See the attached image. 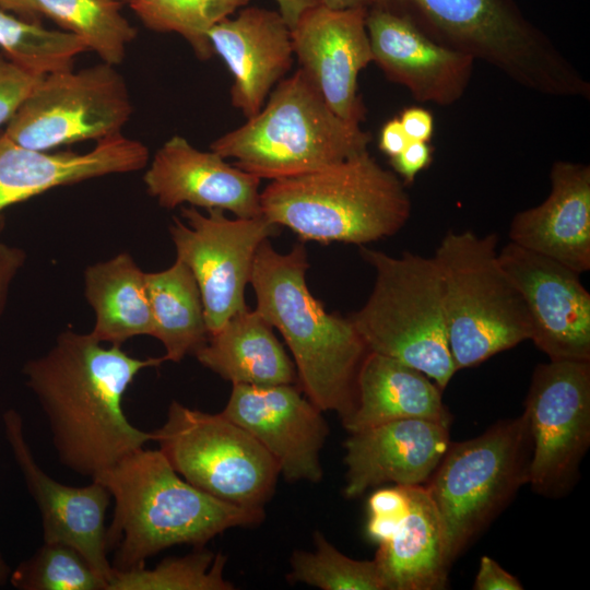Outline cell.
<instances>
[{"label":"cell","instance_id":"cell-1","mask_svg":"<svg viewBox=\"0 0 590 590\" xmlns=\"http://www.w3.org/2000/svg\"><path fill=\"white\" fill-rule=\"evenodd\" d=\"M163 362L133 357L120 345H102L91 333L66 330L45 354L24 365L26 385L64 467L94 479L154 441L153 433L129 422L122 396L140 371Z\"/></svg>","mask_w":590,"mask_h":590},{"label":"cell","instance_id":"cell-2","mask_svg":"<svg viewBox=\"0 0 590 590\" xmlns=\"http://www.w3.org/2000/svg\"><path fill=\"white\" fill-rule=\"evenodd\" d=\"M92 480L115 502L107 548L117 570L143 567L174 545L204 546L226 530L257 526L266 517L263 508L234 505L197 488L160 449L142 447Z\"/></svg>","mask_w":590,"mask_h":590},{"label":"cell","instance_id":"cell-3","mask_svg":"<svg viewBox=\"0 0 590 590\" xmlns=\"http://www.w3.org/2000/svg\"><path fill=\"white\" fill-rule=\"evenodd\" d=\"M307 260L303 243L280 253L268 238L256 252L249 283L256 310L278 329L293 356L302 391L322 412L341 418L353 406L356 376L368 350L350 317L328 312L310 293Z\"/></svg>","mask_w":590,"mask_h":590},{"label":"cell","instance_id":"cell-4","mask_svg":"<svg viewBox=\"0 0 590 590\" xmlns=\"http://www.w3.org/2000/svg\"><path fill=\"white\" fill-rule=\"evenodd\" d=\"M261 214L303 241L365 244L396 235L412 202L399 176L368 150L324 168L271 180L260 191Z\"/></svg>","mask_w":590,"mask_h":590},{"label":"cell","instance_id":"cell-5","mask_svg":"<svg viewBox=\"0 0 590 590\" xmlns=\"http://www.w3.org/2000/svg\"><path fill=\"white\" fill-rule=\"evenodd\" d=\"M435 42L493 66L548 96L589 98L583 74L514 0H374Z\"/></svg>","mask_w":590,"mask_h":590},{"label":"cell","instance_id":"cell-6","mask_svg":"<svg viewBox=\"0 0 590 590\" xmlns=\"http://www.w3.org/2000/svg\"><path fill=\"white\" fill-rule=\"evenodd\" d=\"M371 135L339 117L300 70L282 79L253 117L211 143L260 179L311 173L367 151Z\"/></svg>","mask_w":590,"mask_h":590},{"label":"cell","instance_id":"cell-7","mask_svg":"<svg viewBox=\"0 0 590 590\" xmlns=\"http://www.w3.org/2000/svg\"><path fill=\"white\" fill-rule=\"evenodd\" d=\"M497 243L496 233L449 231L433 256L457 371L530 340L526 304L499 261Z\"/></svg>","mask_w":590,"mask_h":590},{"label":"cell","instance_id":"cell-8","mask_svg":"<svg viewBox=\"0 0 590 590\" xmlns=\"http://www.w3.org/2000/svg\"><path fill=\"white\" fill-rule=\"evenodd\" d=\"M359 253L374 268L375 282L367 302L350 319L367 350L418 369L444 391L457 369L433 257L410 251L392 257L365 246Z\"/></svg>","mask_w":590,"mask_h":590},{"label":"cell","instance_id":"cell-9","mask_svg":"<svg viewBox=\"0 0 590 590\" xmlns=\"http://www.w3.org/2000/svg\"><path fill=\"white\" fill-rule=\"evenodd\" d=\"M530 459L523 414L450 442L425 484L439 515L449 566L529 482Z\"/></svg>","mask_w":590,"mask_h":590},{"label":"cell","instance_id":"cell-10","mask_svg":"<svg viewBox=\"0 0 590 590\" xmlns=\"http://www.w3.org/2000/svg\"><path fill=\"white\" fill-rule=\"evenodd\" d=\"M154 441L174 470L197 488L231 504L263 508L279 467L264 447L222 412L172 401Z\"/></svg>","mask_w":590,"mask_h":590},{"label":"cell","instance_id":"cell-11","mask_svg":"<svg viewBox=\"0 0 590 590\" xmlns=\"http://www.w3.org/2000/svg\"><path fill=\"white\" fill-rule=\"evenodd\" d=\"M132 110L123 76L102 62L43 75L3 132L22 146L50 151L121 134Z\"/></svg>","mask_w":590,"mask_h":590},{"label":"cell","instance_id":"cell-12","mask_svg":"<svg viewBox=\"0 0 590 590\" xmlns=\"http://www.w3.org/2000/svg\"><path fill=\"white\" fill-rule=\"evenodd\" d=\"M522 414L531 440L528 483L559 497L576 483L590 445V361L539 364Z\"/></svg>","mask_w":590,"mask_h":590},{"label":"cell","instance_id":"cell-13","mask_svg":"<svg viewBox=\"0 0 590 590\" xmlns=\"http://www.w3.org/2000/svg\"><path fill=\"white\" fill-rule=\"evenodd\" d=\"M185 223L175 217L169 225L177 258L193 273L199 285L209 334L233 315L247 308L245 288L250 281L260 244L280 233V226L262 214L229 219L220 209L206 214L182 206Z\"/></svg>","mask_w":590,"mask_h":590},{"label":"cell","instance_id":"cell-14","mask_svg":"<svg viewBox=\"0 0 590 590\" xmlns=\"http://www.w3.org/2000/svg\"><path fill=\"white\" fill-rule=\"evenodd\" d=\"M498 257L526 304L534 345L551 361H590V293L580 273L510 241Z\"/></svg>","mask_w":590,"mask_h":590},{"label":"cell","instance_id":"cell-15","mask_svg":"<svg viewBox=\"0 0 590 590\" xmlns=\"http://www.w3.org/2000/svg\"><path fill=\"white\" fill-rule=\"evenodd\" d=\"M222 413L264 447L286 481L322 480L320 452L329 426L298 384L233 385Z\"/></svg>","mask_w":590,"mask_h":590},{"label":"cell","instance_id":"cell-16","mask_svg":"<svg viewBox=\"0 0 590 590\" xmlns=\"http://www.w3.org/2000/svg\"><path fill=\"white\" fill-rule=\"evenodd\" d=\"M364 10H305L292 32L294 56L329 107L359 126L366 109L358 94V74L373 62Z\"/></svg>","mask_w":590,"mask_h":590},{"label":"cell","instance_id":"cell-17","mask_svg":"<svg viewBox=\"0 0 590 590\" xmlns=\"http://www.w3.org/2000/svg\"><path fill=\"white\" fill-rule=\"evenodd\" d=\"M4 432L26 487L42 517L44 542L62 543L80 552L107 581L113 571L108 558L106 510L111 498L101 482L69 486L49 476L36 462L25 439L23 420L15 410L3 414Z\"/></svg>","mask_w":590,"mask_h":590},{"label":"cell","instance_id":"cell-18","mask_svg":"<svg viewBox=\"0 0 590 590\" xmlns=\"http://www.w3.org/2000/svg\"><path fill=\"white\" fill-rule=\"evenodd\" d=\"M373 62L420 102L446 106L459 101L472 76L474 58L446 47L393 12L366 13Z\"/></svg>","mask_w":590,"mask_h":590},{"label":"cell","instance_id":"cell-19","mask_svg":"<svg viewBox=\"0 0 590 590\" xmlns=\"http://www.w3.org/2000/svg\"><path fill=\"white\" fill-rule=\"evenodd\" d=\"M225 160L174 135L156 151L143 181L148 193L164 209L187 203L228 211L240 219L261 215V179Z\"/></svg>","mask_w":590,"mask_h":590},{"label":"cell","instance_id":"cell-20","mask_svg":"<svg viewBox=\"0 0 590 590\" xmlns=\"http://www.w3.org/2000/svg\"><path fill=\"white\" fill-rule=\"evenodd\" d=\"M449 427L404 418L350 433L343 444L344 496L355 498L385 483L425 485L450 445Z\"/></svg>","mask_w":590,"mask_h":590},{"label":"cell","instance_id":"cell-21","mask_svg":"<svg viewBox=\"0 0 590 590\" xmlns=\"http://www.w3.org/2000/svg\"><path fill=\"white\" fill-rule=\"evenodd\" d=\"M208 36L214 55L232 73V105L247 119L253 117L292 67L290 25L279 10L246 5L215 24Z\"/></svg>","mask_w":590,"mask_h":590},{"label":"cell","instance_id":"cell-22","mask_svg":"<svg viewBox=\"0 0 590 590\" xmlns=\"http://www.w3.org/2000/svg\"><path fill=\"white\" fill-rule=\"evenodd\" d=\"M149 150L122 134L98 141L88 152H50L22 146L0 131V214L50 189L146 167Z\"/></svg>","mask_w":590,"mask_h":590},{"label":"cell","instance_id":"cell-23","mask_svg":"<svg viewBox=\"0 0 590 590\" xmlns=\"http://www.w3.org/2000/svg\"><path fill=\"white\" fill-rule=\"evenodd\" d=\"M550 180L545 200L514 216L510 243L581 274L590 270V166L556 161Z\"/></svg>","mask_w":590,"mask_h":590},{"label":"cell","instance_id":"cell-24","mask_svg":"<svg viewBox=\"0 0 590 590\" xmlns=\"http://www.w3.org/2000/svg\"><path fill=\"white\" fill-rule=\"evenodd\" d=\"M441 392L418 369L368 351L356 376L353 406L341 421L349 433L404 418L450 425L452 415L442 402Z\"/></svg>","mask_w":590,"mask_h":590},{"label":"cell","instance_id":"cell-25","mask_svg":"<svg viewBox=\"0 0 590 590\" xmlns=\"http://www.w3.org/2000/svg\"><path fill=\"white\" fill-rule=\"evenodd\" d=\"M198 362L233 385L298 384L293 361L258 310L248 307L209 334L193 354Z\"/></svg>","mask_w":590,"mask_h":590},{"label":"cell","instance_id":"cell-26","mask_svg":"<svg viewBox=\"0 0 590 590\" xmlns=\"http://www.w3.org/2000/svg\"><path fill=\"white\" fill-rule=\"evenodd\" d=\"M405 486L410 511L374 558L385 590L445 589L450 566L438 511L425 485Z\"/></svg>","mask_w":590,"mask_h":590},{"label":"cell","instance_id":"cell-27","mask_svg":"<svg viewBox=\"0 0 590 590\" xmlns=\"http://www.w3.org/2000/svg\"><path fill=\"white\" fill-rule=\"evenodd\" d=\"M84 295L95 312L90 332L97 341L120 345L153 333L145 272L128 252L96 262L84 271Z\"/></svg>","mask_w":590,"mask_h":590},{"label":"cell","instance_id":"cell-28","mask_svg":"<svg viewBox=\"0 0 590 590\" xmlns=\"http://www.w3.org/2000/svg\"><path fill=\"white\" fill-rule=\"evenodd\" d=\"M153 318L152 337L165 349V361L180 362L209 338L201 292L191 270L179 259L160 272L145 273Z\"/></svg>","mask_w":590,"mask_h":590},{"label":"cell","instance_id":"cell-29","mask_svg":"<svg viewBox=\"0 0 590 590\" xmlns=\"http://www.w3.org/2000/svg\"><path fill=\"white\" fill-rule=\"evenodd\" d=\"M117 0H34L39 16L52 20L62 31L80 38L103 62L118 66L137 30L121 13Z\"/></svg>","mask_w":590,"mask_h":590},{"label":"cell","instance_id":"cell-30","mask_svg":"<svg viewBox=\"0 0 590 590\" xmlns=\"http://www.w3.org/2000/svg\"><path fill=\"white\" fill-rule=\"evenodd\" d=\"M0 49L8 59L36 75L71 69L75 57L87 50L80 38L68 32L48 30L39 22L2 9Z\"/></svg>","mask_w":590,"mask_h":590},{"label":"cell","instance_id":"cell-31","mask_svg":"<svg viewBox=\"0 0 590 590\" xmlns=\"http://www.w3.org/2000/svg\"><path fill=\"white\" fill-rule=\"evenodd\" d=\"M180 557H168L154 568H113L106 590H233L225 579L226 556L203 546Z\"/></svg>","mask_w":590,"mask_h":590},{"label":"cell","instance_id":"cell-32","mask_svg":"<svg viewBox=\"0 0 590 590\" xmlns=\"http://www.w3.org/2000/svg\"><path fill=\"white\" fill-rule=\"evenodd\" d=\"M250 0H132L129 4L151 31L176 33L191 46L197 58L214 56L209 40L210 30Z\"/></svg>","mask_w":590,"mask_h":590},{"label":"cell","instance_id":"cell-33","mask_svg":"<svg viewBox=\"0 0 590 590\" xmlns=\"http://www.w3.org/2000/svg\"><path fill=\"white\" fill-rule=\"evenodd\" d=\"M315 550H296L287 579L322 590H385L375 559L358 560L341 553L322 532L314 534Z\"/></svg>","mask_w":590,"mask_h":590},{"label":"cell","instance_id":"cell-34","mask_svg":"<svg viewBox=\"0 0 590 590\" xmlns=\"http://www.w3.org/2000/svg\"><path fill=\"white\" fill-rule=\"evenodd\" d=\"M11 583L21 590H106L105 580L80 552L51 542L16 567Z\"/></svg>","mask_w":590,"mask_h":590},{"label":"cell","instance_id":"cell-35","mask_svg":"<svg viewBox=\"0 0 590 590\" xmlns=\"http://www.w3.org/2000/svg\"><path fill=\"white\" fill-rule=\"evenodd\" d=\"M367 504V535L378 544L394 534L410 511V496L405 485L377 489L369 496Z\"/></svg>","mask_w":590,"mask_h":590},{"label":"cell","instance_id":"cell-36","mask_svg":"<svg viewBox=\"0 0 590 590\" xmlns=\"http://www.w3.org/2000/svg\"><path fill=\"white\" fill-rule=\"evenodd\" d=\"M42 76L21 68L0 52V127L8 123Z\"/></svg>","mask_w":590,"mask_h":590},{"label":"cell","instance_id":"cell-37","mask_svg":"<svg viewBox=\"0 0 590 590\" xmlns=\"http://www.w3.org/2000/svg\"><path fill=\"white\" fill-rule=\"evenodd\" d=\"M432 162V149L428 142L410 141L390 164L403 184H412L416 176Z\"/></svg>","mask_w":590,"mask_h":590},{"label":"cell","instance_id":"cell-38","mask_svg":"<svg viewBox=\"0 0 590 590\" xmlns=\"http://www.w3.org/2000/svg\"><path fill=\"white\" fill-rule=\"evenodd\" d=\"M474 590H522L517 577L505 570L495 559L484 555L473 583Z\"/></svg>","mask_w":590,"mask_h":590},{"label":"cell","instance_id":"cell-39","mask_svg":"<svg viewBox=\"0 0 590 590\" xmlns=\"http://www.w3.org/2000/svg\"><path fill=\"white\" fill-rule=\"evenodd\" d=\"M25 259L23 249L0 240V318L4 312L11 284Z\"/></svg>","mask_w":590,"mask_h":590},{"label":"cell","instance_id":"cell-40","mask_svg":"<svg viewBox=\"0 0 590 590\" xmlns=\"http://www.w3.org/2000/svg\"><path fill=\"white\" fill-rule=\"evenodd\" d=\"M404 133L410 141L429 142L434 119L429 111L421 107H409L399 118Z\"/></svg>","mask_w":590,"mask_h":590},{"label":"cell","instance_id":"cell-41","mask_svg":"<svg viewBox=\"0 0 590 590\" xmlns=\"http://www.w3.org/2000/svg\"><path fill=\"white\" fill-rule=\"evenodd\" d=\"M410 142L399 118L387 121L379 137V149L390 158L398 155Z\"/></svg>","mask_w":590,"mask_h":590},{"label":"cell","instance_id":"cell-42","mask_svg":"<svg viewBox=\"0 0 590 590\" xmlns=\"http://www.w3.org/2000/svg\"><path fill=\"white\" fill-rule=\"evenodd\" d=\"M279 7V12L283 15L286 23L292 28L300 14L312 7L311 0H275Z\"/></svg>","mask_w":590,"mask_h":590},{"label":"cell","instance_id":"cell-43","mask_svg":"<svg viewBox=\"0 0 590 590\" xmlns=\"http://www.w3.org/2000/svg\"><path fill=\"white\" fill-rule=\"evenodd\" d=\"M0 9L28 21H39V15L34 8V0H0Z\"/></svg>","mask_w":590,"mask_h":590},{"label":"cell","instance_id":"cell-44","mask_svg":"<svg viewBox=\"0 0 590 590\" xmlns=\"http://www.w3.org/2000/svg\"><path fill=\"white\" fill-rule=\"evenodd\" d=\"M318 5L333 11L364 10L368 11L374 5V0H311Z\"/></svg>","mask_w":590,"mask_h":590},{"label":"cell","instance_id":"cell-45","mask_svg":"<svg viewBox=\"0 0 590 590\" xmlns=\"http://www.w3.org/2000/svg\"><path fill=\"white\" fill-rule=\"evenodd\" d=\"M7 575H8V568H7L3 559L0 556V585L2 583V581L4 580Z\"/></svg>","mask_w":590,"mask_h":590},{"label":"cell","instance_id":"cell-46","mask_svg":"<svg viewBox=\"0 0 590 590\" xmlns=\"http://www.w3.org/2000/svg\"><path fill=\"white\" fill-rule=\"evenodd\" d=\"M4 228V217L2 214H0V233L3 231Z\"/></svg>","mask_w":590,"mask_h":590},{"label":"cell","instance_id":"cell-47","mask_svg":"<svg viewBox=\"0 0 590 590\" xmlns=\"http://www.w3.org/2000/svg\"><path fill=\"white\" fill-rule=\"evenodd\" d=\"M119 1L121 4H130L132 0H117Z\"/></svg>","mask_w":590,"mask_h":590}]
</instances>
